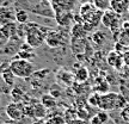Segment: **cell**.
Segmentation results:
<instances>
[{
    "mask_svg": "<svg viewBox=\"0 0 129 124\" xmlns=\"http://www.w3.org/2000/svg\"><path fill=\"white\" fill-rule=\"evenodd\" d=\"M26 33H25V42L28 43L31 48H40V47L46 43L47 35L50 30H48V28H44L42 25L35 23H26Z\"/></svg>",
    "mask_w": 129,
    "mask_h": 124,
    "instance_id": "1",
    "label": "cell"
},
{
    "mask_svg": "<svg viewBox=\"0 0 129 124\" xmlns=\"http://www.w3.org/2000/svg\"><path fill=\"white\" fill-rule=\"evenodd\" d=\"M125 104H127V100L122 94L115 92H108L101 96L99 109H102L103 111L118 110V109H124Z\"/></svg>",
    "mask_w": 129,
    "mask_h": 124,
    "instance_id": "2",
    "label": "cell"
},
{
    "mask_svg": "<svg viewBox=\"0 0 129 124\" xmlns=\"http://www.w3.org/2000/svg\"><path fill=\"white\" fill-rule=\"evenodd\" d=\"M10 69L13 72L16 78L19 79H30L34 75L35 70V66L31 61L23 60V59H18L14 56L13 60L10 61Z\"/></svg>",
    "mask_w": 129,
    "mask_h": 124,
    "instance_id": "3",
    "label": "cell"
},
{
    "mask_svg": "<svg viewBox=\"0 0 129 124\" xmlns=\"http://www.w3.org/2000/svg\"><path fill=\"white\" fill-rule=\"evenodd\" d=\"M5 113L9 117V119L20 122L25 118V109L23 103H9L5 107Z\"/></svg>",
    "mask_w": 129,
    "mask_h": 124,
    "instance_id": "4",
    "label": "cell"
},
{
    "mask_svg": "<svg viewBox=\"0 0 129 124\" xmlns=\"http://www.w3.org/2000/svg\"><path fill=\"white\" fill-rule=\"evenodd\" d=\"M102 24H103L106 29H109L111 31H115V30H117V29L120 28L121 16L118 13L114 12L112 10H108L105 12H103Z\"/></svg>",
    "mask_w": 129,
    "mask_h": 124,
    "instance_id": "5",
    "label": "cell"
},
{
    "mask_svg": "<svg viewBox=\"0 0 129 124\" xmlns=\"http://www.w3.org/2000/svg\"><path fill=\"white\" fill-rule=\"evenodd\" d=\"M106 62L110 64L111 67L118 69V70H121L122 67H124V62H123V59H122V55L118 54V53L115 50L110 51V53L108 54V56H106Z\"/></svg>",
    "mask_w": 129,
    "mask_h": 124,
    "instance_id": "6",
    "label": "cell"
},
{
    "mask_svg": "<svg viewBox=\"0 0 129 124\" xmlns=\"http://www.w3.org/2000/svg\"><path fill=\"white\" fill-rule=\"evenodd\" d=\"M110 10L120 16L127 13L129 11V0H111Z\"/></svg>",
    "mask_w": 129,
    "mask_h": 124,
    "instance_id": "7",
    "label": "cell"
},
{
    "mask_svg": "<svg viewBox=\"0 0 129 124\" xmlns=\"http://www.w3.org/2000/svg\"><path fill=\"white\" fill-rule=\"evenodd\" d=\"M46 44L50 48H57L62 44V36L57 31H49L46 38Z\"/></svg>",
    "mask_w": 129,
    "mask_h": 124,
    "instance_id": "8",
    "label": "cell"
},
{
    "mask_svg": "<svg viewBox=\"0 0 129 124\" xmlns=\"http://www.w3.org/2000/svg\"><path fill=\"white\" fill-rule=\"evenodd\" d=\"M56 78H57L59 81H61V82L63 84V85H66V86L72 85V82L75 80L73 73H71V72L66 70V69H60V70L57 72V74H56Z\"/></svg>",
    "mask_w": 129,
    "mask_h": 124,
    "instance_id": "9",
    "label": "cell"
},
{
    "mask_svg": "<svg viewBox=\"0 0 129 124\" xmlns=\"http://www.w3.org/2000/svg\"><path fill=\"white\" fill-rule=\"evenodd\" d=\"M10 97H11L13 103H23L25 100V92H24L23 88H20L19 86H14L10 92Z\"/></svg>",
    "mask_w": 129,
    "mask_h": 124,
    "instance_id": "10",
    "label": "cell"
},
{
    "mask_svg": "<svg viewBox=\"0 0 129 124\" xmlns=\"http://www.w3.org/2000/svg\"><path fill=\"white\" fill-rule=\"evenodd\" d=\"M87 33L88 32L85 30L83 24L75 23L73 26H72V38H73V39H83V38L86 37Z\"/></svg>",
    "mask_w": 129,
    "mask_h": 124,
    "instance_id": "11",
    "label": "cell"
},
{
    "mask_svg": "<svg viewBox=\"0 0 129 124\" xmlns=\"http://www.w3.org/2000/svg\"><path fill=\"white\" fill-rule=\"evenodd\" d=\"M14 19V13L5 6H0V25L11 23V20Z\"/></svg>",
    "mask_w": 129,
    "mask_h": 124,
    "instance_id": "12",
    "label": "cell"
},
{
    "mask_svg": "<svg viewBox=\"0 0 129 124\" xmlns=\"http://www.w3.org/2000/svg\"><path fill=\"white\" fill-rule=\"evenodd\" d=\"M88 69L86 67H79L77 70H75V73H74V79H75V81L79 84H83L85 82L86 80L88 79Z\"/></svg>",
    "mask_w": 129,
    "mask_h": 124,
    "instance_id": "13",
    "label": "cell"
},
{
    "mask_svg": "<svg viewBox=\"0 0 129 124\" xmlns=\"http://www.w3.org/2000/svg\"><path fill=\"white\" fill-rule=\"evenodd\" d=\"M40 101H41L42 105L44 106L47 110H49V109H54V107L56 106V99L51 96L50 93H46V94H43V96L41 97Z\"/></svg>",
    "mask_w": 129,
    "mask_h": 124,
    "instance_id": "14",
    "label": "cell"
},
{
    "mask_svg": "<svg viewBox=\"0 0 129 124\" xmlns=\"http://www.w3.org/2000/svg\"><path fill=\"white\" fill-rule=\"evenodd\" d=\"M55 17H56V22L60 24V25H68V24L71 23V20L73 19L74 16H72L69 12H66L63 10V12L56 13Z\"/></svg>",
    "mask_w": 129,
    "mask_h": 124,
    "instance_id": "15",
    "label": "cell"
},
{
    "mask_svg": "<svg viewBox=\"0 0 129 124\" xmlns=\"http://www.w3.org/2000/svg\"><path fill=\"white\" fill-rule=\"evenodd\" d=\"M14 20L18 24H26L29 20V14L26 12V10L18 9L14 12Z\"/></svg>",
    "mask_w": 129,
    "mask_h": 124,
    "instance_id": "16",
    "label": "cell"
},
{
    "mask_svg": "<svg viewBox=\"0 0 129 124\" xmlns=\"http://www.w3.org/2000/svg\"><path fill=\"white\" fill-rule=\"evenodd\" d=\"M1 76H3L4 81L9 85L10 87H14V85H16V75L13 74V72L11 69L9 68V69H6L5 72H3Z\"/></svg>",
    "mask_w": 129,
    "mask_h": 124,
    "instance_id": "17",
    "label": "cell"
},
{
    "mask_svg": "<svg viewBox=\"0 0 129 124\" xmlns=\"http://www.w3.org/2000/svg\"><path fill=\"white\" fill-rule=\"evenodd\" d=\"M92 4L94 5V7H96L97 10L105 12L108 10H110L111 0H93Z\"/></svg>",
    "mask_w": 129,
    "mask_h": 124,
    "instance_id": "18",
    "label": "cell"
},
{
    "mask_svg": "<svg viewBox=\"0 0 129 124\" xmlns=\"http://www.w3.org/2000/svg\"><path fill=\"white\" fill-rule=\"evenodd\" d=\"M16 57L18 59H23V60H28V61H32L36 57V54L32 50H19L16 54Z\"/></svg>",
    "mask_w": 129,
    "mask_h": 124,
    "instance_id": "19",
    "label": "cell"
},
{
    "mask_svg": "<svg viewBox=\"0 0 129 124\" xmlns=\"http://www.w3.org/2000/svg\"><path fill=\"white\" fill-rule=\"evenodd\" d=\"M105 33L102 31H96L92 35V41L94 44H97V46H102L104 42H105Z\"/></svg>",
    "mask_w": 129,
    "mask_h": 124,
    "instance_id": "20",
    "label": "cell"
},
{
    "mask_svg": "<svg viewBox=\"0 0 129 124\" xmlns=\"http://www.w3.org/2000/svg\"><path fill=\"white\" fill-rule=\"evenodd\" d=\"M101 96L102 94H99V93H93V94H91L90 96V98H88V104L91 106H96V107H99V101H101Z\"/></svg>",
    "mask_w": 129,
    "mask_h": 124,
    "instance_id": "21",
    "label": "cell"
},
{
    "mask_svg": "<svg viewBox=\"0 0 129 124\" xmlns=\"http://www.w3.org/2000/svg\"><path fill=\"white\" fill-rule=\"evenodd\" d=\"M11 90H12V87H10L9 85L5 82L1 74H0V94H10Z\"/></svg>",
    "mask_w": 129,
    "mask_h": 124,
    "instance_id": "22",
    "label": "cell"
},
{
    "mask_svg": "<svg viewBox=\"0 0 129 124\" xmlns=\"http://www.w3.org/2000/svg\"><path fill=\"white\" fill-rule=\"evenodd\" d=\"M48 74H50V69H41V70L35 72L31 78H34L35 80H40V79L47 78V75H48Z\"/></svg>",
    "mask_w": 129,
    "mask_h": 124,
    "instance_id": "23",
    "label": "cell"
},
{
    "mask_svg": "<svg viewBox=\"0 0 129 124\" xmlns=\"http://www.w3.org/2000/svg\"><path fill=\"white\" fill-rule=\"evenodd\" d=\"M121 116H122V118L127 122H129V106H125L124 109H122L121 111Z\"/></svg>",
    "mask_w": 129,
    "mask_h": 124,
    "instance_id": "24",
    "label": "cell"
},
{
    "mask_svg": "<svg viewBox=\"0 0 129 124\" xmlns=\"http://www.w3.org/2000/svg\"><path fill=\"white\" fill-rule=\"evenodd\" d=\"M97 117L99 118V120H101V122H102V124H103V123H105L106 120H108V118H109V117H108V113H106V111H103V112H99V113L97 115Z\"/></svg>",
    "mask_w": 129,
    "mask_h": 124,
    "instance_id": "25",
    "label": "cell"
},
{
    "mask_svg": "<svg viewBox=\"0 0 129 124\" xmlns=\"http://www.w3.org/2000/svg\"><path fill=\"white\" fill-rule=\"evenodd\" d=\"M122 59H123V62L125 66H129V50H125L122 54Z\"/></svg>",
    "mask_w": 129,
    "mask_h": 124,
    "instance_id": "26",
    "label": "cell"
},
{
    "mask_svg": "<svg viewBox=\"0 0 129 124\" xmlns=\"http://www.w3.org/2000/svg\"><path fill=\"white\" fill-rule=\"evenodd\" d=\"M71 124H88L86 120H84V119H80V118H77V119H74L73 122Z\"/></svg>",
    "mask_w": 129,
    "mask_h": 124,
    "instance_id": "27",
    "label": "cell"
},
{
    "mask_svg": "<svg viewBox=\"0 0 129 124\" xmlns=\"http://www.w3.org/2000/svg\"><path fill=\"white\" fill-rule=\"evenodd\" d=\"M123 72H124V74L127 75L129 78V66H125L124 64V68H123Z\"/></svg>",
    "mask_w": 129,
    "mask_h": 124,
    "instance_id": "28",
    "label": "cell"
},
{
    "mask_svg": "<svg viewBox=\"0 0 129 124\" xmlns=\"http://www.w3.org/2000/svg\"><path fill=\"white\" fill-rule=\"evenodd\" d=\"M4 124H18V122H16V120H11V119H9V120H5Z\"/></svg>",
    "mask_w": 129,
    "mask_h": 124,
    "instance_id": "29",
    "label": "cell"
},
{
    "mask_svg": "<svg viewBox=\"0 0 129 124\" xmlns=\"http://www.w3.org/2000/svg\"><path fill=\"white\" fill-rule=\"evenodd\" d=\"M83 4H90V3H93V0H80Z\"/></svg>",
    "mask_w": 129,
    "mask_h": 124,
    "instance_id": "30",
    "label": "cell"
},
{
    "mask_svg": "<svg viewBox=\"0 0 129 124\" xmlns=\"http://www.w3.org/2000/svg\"><path fill=\"white\" fill-rule=\"evenodd\" d=\"M4 122H5V120L3 119V118H1V116H0V124H4Z\"/></svg>",
    "mask_w": 129,
    "mask_h": 124,
    "instance_id": "31",
    "label": "cell"
},
{
    "mask_svg": "<svg viewBox=\"0 0 129 124\" xmlns=\"http://www.w3.org/2000/svg\"><path fill=\"white\" fill-rule=\"evenodd\" d=\"M127 48H128V50H129V44H128V46H127Z\"/></svg>",
    "mask_w": 129,
    "mask_h": 124,
    "instance_id": "32",
    "label": "cell"
}]
</instances>
